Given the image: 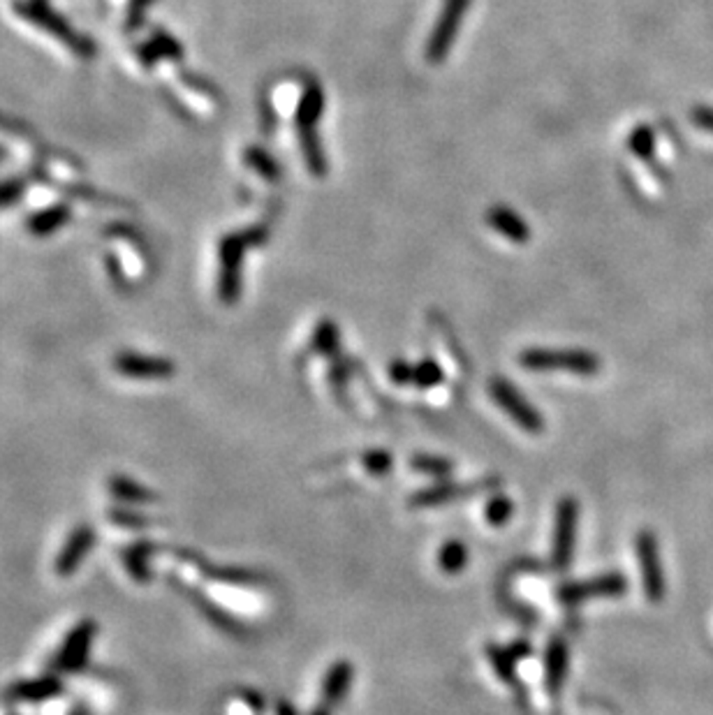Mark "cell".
Masks as SVG:
<instances>
[{
	"label": "cell",
	"instance_id": "obj_1",
	"mask_svg": "<svg viewBox=\"0 0 713 715\" xmlns=\"http://www.w3.org/2000/svg\"><path fill=\"white\" fill-rule=\"evenodd\" d=\"M3 15L24 36L68 63L84 65L95 56L93 42L72 28L49 0H3Z\"/></svg>",
	"mask_w": 713,
	"mask_h": 715
},
{
	"label": "cell",
	"instance_id": "obj_2",
	"mask_svg": "<svg viewBox=\"0 0 713 715\" xmlns=\"http://www.w3.org/2000/svg\"><path fill=\"white\" fill-rule=\"evenodd\" d=\"M140 237V232L123 223H116L105 229V268L119 288H128V285L135 283L140 285L142 280L149 279V248Z\"/></svg>",
	"mask_w": 713,
	"mask_h": 715
},
{
	"label": "cell",
	"instance_id": "obj_3",
	"mask_svg": "<svg viewBox=\"0 0 713 715\" xmlns=\"http://www.w3.org/2000/svg\"><path fill=\"white\" fill-rule=\"evenodd\" d=\"M125 68L135 77L151 79L167 65H179V42L165 30H151L144 37H137L123 54Z\"/></svg>",
	"mask_w": 713,
	"mask_h": 715
},
{
	"label": "cell",
	"instance_id": "obj_4",
	"mask_svg": "<svg viewBox=\"0 0 713 715\" xmlns=\"http://www.w3.org/2000/svg\"><path fill=\"white\" fill-rule=\"evenodd\" d=\"M519 363L529 371H563L572 375H595L600 359L583 350H526Z\"/></svg>",
	"mask_w": 713,
	"mask_h": 715
},
{
	"label": "cell",
	"instance_id": "obj_5",
	"mask_svg": "<svg viewBox=\"0 0 713 715\" xmlns=\"http://www.w3.org/2000/svg\"><path fill=\"white\" fill-rule=\"evenodd\" d=\"M167 93L172 98V105L188 111L194 119H206L218 107V95L211 90L206 81L197 77H176V79H165Z\"/></svg>",
	"mask_w": 713,
	"mask_h": 715
},
{
	"label": "cell",
	"instance_id": "obj_6",
	"mask_svg": "<svg viewBox=\"0 0 713 715\" xmlns=\"http://www.w3.org/2000/svg\"><path fill=\"white\" fill-rule=\"evenodd\" d=\"M246 246H250V234H227L220 241V276H218V297L225 303H235L241 289V259H244Z\"/></svg>",
	"mask_w": 713,
	"mask_h": 715
},
{
	"label": "cell",
	"instance_id": "obj_7",
	"mask_svg": "<svg viewBox=\"0 0 713 715\" xmlns=\"http://www.w3.org/2000/svg\"><path fill=\"white\" fill-rule=\"evenodd\" d=\"M489 392H491V396H494V401L498 403L500 410H503V413H508L509 417L514 419V424H519V426L529 433L542 431L544 422H542V417H540V413L535 410L533 405H530L529 401H526L524 396H521V394L517 392V387H514L509 380L494 378L489 384Z\"/></svg>",
	"mask_w": 713,
	"mask_h": 715
},
{
	"label": "cell",
	"instance_id": "obj_8",
	"mask_svg": "<svg viewBox=\"0 0 713 715\" xmlns=\"http://www.w3.org/2000/svg\"><path fill=\"white\" fill-rule=\"evenodd\" d=\"M468 5L470 0H445L443 15H440L438 24H435L429 37V45H426V60L429 63H443L445 56L449 54V47L456 40V33H459V26Z\"/></svg>",
	"mask_w": 713,
	"mask_h": 715
},
{
	"label": "cell",
	"instance_id": "obj_9",
	"mask_svg": "<svg viewBox=\"0 0 713 715\" xmlns=\"http://www.w3.org/2000/svg\"><path fill=\"white\" fill-rule=\"evenodd\" d=\"M637 558L639 565H642V582L646 597L651 602H660L665 595V576H663V565H660V553H658V540L651 531H642L637 535Z\"/></svg>",
	"mask_w": 713,
	"mask_h": 715
},
{
	"label": "cell",
	"instance_id": "obj_10",
	"mask_svg": "<svg viewBox=\"0 0 713 715\" xmlns=\"http://www.w3.org/2000/svg\"><path fill=\"white\" fill-rule=\"evenodd\" d=\"M579 505L574 498H563L556 510L554 526V547H551V561L556 567H568L574 552V531H577Z\"/></svg>",
	"mask_w": 713,
	"mask_h": 715
},
{
	"label": "cell",
	"instance_id": "obj_11",
	"mask_svg": "<svg viewBox=\"0 0 713 715\" xmlns=\"http://www.w3.org/2000/svg\"><path fill=\"white\" fill-rule=\"evenodd\" d=\"M628 582H625L624 574H616V572H609V574L595 576L589 582H577L568 584V586L561 588V600L565 605H577V602L591 600V597H616L624 595Z\"/></svg>",
	"mask_w": 713,
	"mask_h": 715
},
{
	"label": "cell",
	"instance_id": "obj_12",
	"mask_svg": "<svg viewBox=\"0 0 713 715\" xmlns=\"http://www.w3.org/2000/svg\"><path fill=\"white\" fill-rule=\"evenodd\" d=\"M114 371L121 375L137 380H160L174 375V363L163 357H149V354L137 352H121L114 357Z\"/></svg>",
	"mask_w": 713,
	"mask_h": 715
},
{
	"label": "cell",
	"instance_id": "obj_13",
	"mask_svg": "<svg viewBox=\"0 0 713 715\" xmlns=\"http://www.w3.org/2000/svg\"><path fill=\"white\" fill-rule=\"evenodd\" d=\"M93 623H79L77 630H72L60 646V653L56 656V667L63 671H77L84 667L86 657L90 651V641H93Z\"/></svg>",
	"mask_w": 713,
	"mask_h": 715
},
{
	"label": "cell",
	"instance_id": "obj_14",
	"mask_svg": "<svg viewBox=\"0 0 713 715\" xmlns=\"http://www.w3.org/2000/svg\"><path fill=\"white\" fill-rule=\"evenodd\" d=\"M93 528L90 526H79L72 531V535L68 537V542L60 549L58 558H56V574L58 576H70L75 574L79 563L84 561L86 553L93 547Z\"/></svg>",
	"mask_w": 713,
	"mask_h": 715
},
{
	"label": "cell",
	"instance_id": "obj_15",
	"mask_svg": "<svg viewBox=\"0 0 713 715\" xmlns=\"http://www.w3.org/2000/svg\"><path fill=\"white\" fill-rule=\"evenodd\" d=\"M496 482H482L475 484V487H461V484H438V487L425 489V491H419L417 496L410 500L413 507H435V505H445V502L459 500V498H466L468 493L482 491V489L491 487Z\"/></svg>",
	"mask_w": 713,
	"mask_h": 715
},
{
	"label": "cell",
	"instance_id": "obj_16",
	"mask_svg": "<svg viewBox=\"0 0 713 715\" xmlns=\"http://www.w3.org/2000/svg\"><path fill=\"white\" fill-rule=\"evenodd\" d=\"M350 683H352V665L348 660H339L327 676H324L322 683V704L330 709L343 701V697L348 695Z\"/></svg>",
	"mask_w": 713,
	"mask_h": 715
},
{
	"label": "cell",
	"instance_id": "obj_17",
	"mask_svg": "<svg viewBox=\"0 0 713 715\" xmlns=\"http://www.w3.org/2000/svg\"><path fill=\"white\" fill-rule=\"evenodd\" d=\"M565 671H568V646L565 641L554 639L547 651V688L551 695L563 688Z\"/></svg>",
	"mask_w": 713,
	"mask_h": 715
},
{
	"label": "cell",
	"instance_id": "obj_18",
	"mask_svg": "<svg viewBox=\"0 0 713 715\" xmlns=\"http://www.w3.org/2000/svg\"><path fill=\"white\" fill-rule=\"evenodd\" d=\"M489 223L494 225L500 234H505L508 238L517 241V244H524V241H529V225H524V220L519 218L514 211H509V209L491 211Z\"/></svg>",
	"mask_w": 713,
	"mask_h": 715
},
{
	"label": "cell",
	"instance_id": "obj_19",
	"mask_svg": "<svg viewBox=\"0 0 713 715\" xmlns=\"http://www.w3.org/2000/svg\"><path fill=\"white\" fill-rule=\"evenodd\" d=\"M60 686L54 678H40L30 680V683H19L12 688V699L16 701H47L54 695H58Z\"/></svg>",
	"mask_w": 713,
	"mask_h": 715
},
{
	"label": "cell",
	"instance_id": "obj_20",
	"mask_svg": "<svg viewBox=\"0 0 713 715\" xmlns=\"http://www.w3.org/2000/svg\"><path fill=\"white\" fill-rule=\"evenodd\" d=\"M438 563L440 567H443V572H447V574H459L466 567V563H468V549H466L464 542H447V544L440 549Z\"/></svg>",
	"mask_w": 713,
	"mask_h": 715
},
{
	"label": "cell",
	"instance_id": "obj_21",
	"mask_svg": "<svg viewBox=\"0 0 713 715\" xmlns=\"http://www.w3.org/2000/svg\"><path fill=\"white\" fill-rule=\"evenodd\" d=\"M110 491L116 498H123L130 502H151L153 500V493L149 489H144L142 484L132 482V479H125V477H114L110 482Z\"/></svg>",
	"mask_w": 713,
	"mask_h": 715
},
{
	"label": "cell",
	"instance_id": "obj_22",
	"mask_svg": "<svg viewBox=\"0 0 713 715\" xmlns=\"http://www.w3.org/2000/svg\"><path fill=\"white\" fill-rule=\"evenodd\" d=\"M440 380H443V371L431 359H425L422 363L413 366V384H417V387H435Z\"/></svg>",
	"mask_w": 713,
	"mask_h": 715
},
{
	"label": "cell",
	"instance_id": "obj_23",
	"mask_svg": "<svg viewBox=\"0 0 713 715\" xmlns=\"http://www.w3.org/2000/svg\"><path fill=\"white\" fill-rule=\"evenodd\" d=\"M489 656H491V660H494V667H496V671H498L500 678H503V683H508V686H517V678H514L512 653L505 651V648H498V646H491Z\"/></svg>",
	"mask_w": 713,
	"mask_h": 715
},
{
	"label": "cell",
	"instance_id": "obj_24",
	"mask_svg": "<svg viewBox=\"0 0 713 715\" xmlns=\"http://www.w3.org/2000/svg\"><path fill=\"white\" fill-rule=\"evenodd\" d=\"M509 519H512V502L503 496L491 498L489 505H487V521L491 526H505Z\"/></svg>",
	"mask_w": 713,
	"mask_h": 715
},
{
	"label": "cell",
	"instance_id": "obj_25",
	"mask_svg": "<svg viewBox=\"0 0 713 715\" xmlns=\"http://www.w3.org/2000/svg\"><path fill=\"white\" fill-rule=\"evenodd\" d=\"M413 468H417V470L422 472H429V475H435V477H443L447 475L449 470H452V463L445 461V458H431V457H417L413 461Z\"/></svg>",
	"mask_w": 713,
	"mask_h": 715
},
{
	"label": "cell",
	"instance_id": "obj_26",
	"mask_svg": "<svg viewBox=\"0 0 713 715\" xmlns=\"http://www.w3.org/2000/svg\"><path fill=\"white\" fill-rule=\"evenodd\" d=\"M336 341H339V336H336L334 324L330 322L320 324L318 333H315V348H318L320 352H334Z\"/></svg>",
	"mask_w": 713,
	"mask_h": 715
},
{
	"label": "cell",
	"instance_id": "obj_27",
	"mask_svg": "<svg viewBox=\"0 0 713 715\" xmlns=\"http://www.w3.org/2000/svg\"><path fill=\"white\" fill-rule=\"evenodd\" d=\"M364 466L369 468L373 475H384L392 468V457L383 449H373V452L364 454Z\"/></svg>",
	"mask_w": 713,
	"mask_h": 715
},
{
	"label": "cell",
	"instance_id": "obj_28",
	"mask_svg": "<svg viewBox=\"0 0 713 715\" xmlns=\"http://www.w3.org/2000/svg\"><path fill=\"white\" fill-rule=\"evenodd\" d=\"M389 375L394 380L396 384H410L413 383V366L408 363H394V366L389 368Z\"/></svg>",
	"mask_w": 713,
	"mask_h": 715
},
{
	"label": "cell",
	"instance_id": "obj_29",
	"mask_svg": "<svg viewBox=\"0 0 713 715\" xmlns=\"http://www.w3.org/2000/svg\"><path fill=\"white\" fill-rule=\"evenodd\" d=\"M278 715H295V709L289 704H280L278 706Z\"/></svg>",
	"mask_w": 713,
	"mask_h": 715
}]
</instances>
